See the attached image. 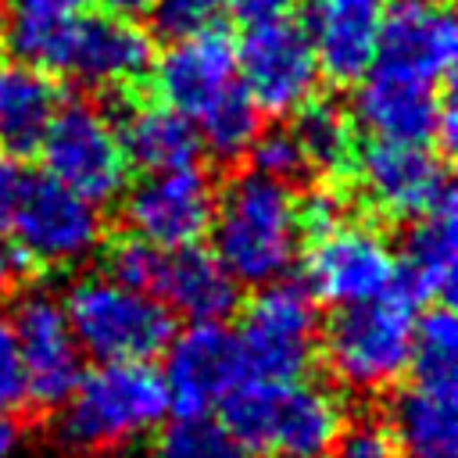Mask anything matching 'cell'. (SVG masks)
<instances>
[{"label": "cell", "mask_w": 458, "mask_h": 458, "mask_svg": "<svg viewBox=\"0 0 458 458\" xmlns=\"http://www.w3.org/2000/svg\"><path fill=\"white\" fill-rule=\"evenodd\" d=\"M225 429L254 458H315L333 447L347 411L344 401L308 379H250L243 376L222 401Z\"/></svg>", "instance_id": "7a4b0ae2"}, {"label": "cell", "mask_w": 458, "mask_h": 458, "mask_svg": "<svg viewBox=\"0 0 458 458\" xmlns=\"http://www.w3.org/2000/svg\"><path fill=\"white\" fill-rule=\"evenodd\" d=\"M215 258L236 283H268L286 276L297 258V193L258 172H240L215 200Z\"/></svg>", "instance_id": "3957f363"}, {"label": "cell", "mask_w": 458, "mask_h": 458, "mask_svg": "<svg viewBox=\"0 0 458 458\" xmlns=\"http://www.w3.org/2000/svg\"><path fill=\"white\" fill-rule=\"evenodd\" d=\"M415 301L394 286L372 301L344 304L318 333V358L340 386L354 394H376L394 386L408 372L411 358Z\"/></svg>", "instance_id": "277c9868"}, {"label": "cell", "mask_w": 458, "mask_h": 458, "mask_svg": "<svg viewBox=\"0 0 458 458\" xmlns=\"http://www.w3.org/2000/svg\"><path fill=\"white\" fill-rule=\"evenodd\" d=\"M293 136L297 147L304 154L308 175L318 179L322 186H340L351 190V175L358 165V125L351 118V111H344L336 100H322V97H308L297 111H293Z\"/></svg>", "instance_id": "d4e9b609"}, {"label": "cell", "mask_w": 458, "mask_h": 458, "mask_svg": "<svg viewBox=\"0 0 458 458\" xmlns=\"http://www.w3.org/2000/svg\"><path fill=\"white\" fill-rule=\"evenodd\" d=\"M14 444H18V426H14V419H7L0 411V458H7L14 451Z\"/></svg>", "instance_id": "74e56055"}, {"label": "cell", "mask_w": 458, "mask_h": 458, "mask_svg": "<svg viewBox=\"0 0 458 458\" xmlns=\"http://www.w3.org/2000/svg\"><path fill=\"white\" fill-rule=\"evenodd\" d=\"M11 329L18 340L32 408L39 415L57 411L75 390V383L82 379V351L75 344V333L68 326L61 301L43 290L21 293L14 301Z\"/></svg>", "instance_id": "4fadbf2b"}, {"label": "cell", "mask_w": 458, "mask_h": 458, "mask_svg": "<svg viewBox=\"0 0 458 458\" xmlns=\"http://www.w3.org/2000/svg\"><path fill=\"white\" fill-rule=\"evenodd\" d=\"M122 104H129V111L122 114L118 140L132 168L168 172V168H186L200 157L204 147H200L197 125L186 114L165 107L161 100L140 104L136 97H129Z\"/></svg>", "instance_id": "cb8c5ba5"}, {"label": "cell", "mask_w": 458, "mask_h": 458, "mask_svg": "<svg viewBox=\"0 0 458 458\" xmlns=\"http://www.w3.org/2000/svg\"><path fill=\"white\" fill-rule=\"evenodd\" d=\"M150 64H154V43L147 29L132 21V14L89 11L79 14L75 21L61 72L86 89L129 100L136 97V86L150 75Z\"/></svg>", "instance_id": "5bb4252c"}, {"label": "cell", "mask_w": 458, "mask_h": 458, "mask_svg": "<svg viewBox=\"0 0 458 458\" xmlns=\"http://www.w3.org/2000/svg\"><path fill=\"white\" fill-rule=\"evenodd\" d=\"M447 165L426 143L376 140L358 147V165L351 175V200L372 225L411 222L437 204L451 200Z\"/></svg>", "instance_id": "ba28073f"}, {"label": "cell", "mask_w": 458, "mask_h": 458, "mask_svg": "<svg viewBox=\"0 0 458 458\" xmlns=\"http://www.w3.org/2000/svg\"><path fill=\"white\" fill-rule=\"evenodd\" d=\"M18 179H21V172L14 168V157H11L7 150H0V225H4L7 211H11V200H14V190H18Z\"/></svg>", "instance_id": "d590c367"}, {"label": "cell", "mask_w": 458, "mask_h": 458, "mask_svg": "<svg viewBox=\"0 0 458 458\" xmlns=\"http://www.w3.org/2000/svg\"><path fill=\"white\" fill-rule=\"evenodd\" d=\"M225 7L243 21V25H258V21H276V18H290L301 0H225Z\"/></svg>", "instance_id": "e575fe53"}, {"label": "cell", "mask_w": 458, "mask_h": 458, "mask_svg": "<svg viewBox=\"0 0 458 458\" xmlns=\"http://www.w3.org/2000/svg\"><path fill=\"white\" fill-rule=\"evenodd\" d=\"M333 447H336V458H401L397 440L383 415L344 419Z\"/></svg>", "instance_id": "1f68e13d"}, {"label": "cell", "mask_w": 458, "mask_h": 458, "mask_svg": "<svg viewBox=\"0 0 458 458\" xmlns=\"http://www.w3.org/2000/svg\"><path fill=\"white\" fill-rule=\"evenodd\" d=\"M215 218L211 175L186 165L168 172H147L140 182L122 190V229L175 250L200 243Z\"/></svg>", "instance_id": "7c38bea8"}, {"label": "cell", "mask_w": 458, "mask_h": 458, "mask_svg": "<svg viewBox=\"0 0 458 458\" xmlns=\"http://www.w3.org/2000/svg\"><path fill=\"white\" fill-rule=\"evenodd\" d=\"M315 458H322V454H315Z\"/></svg>", "instance_id": "ab89813d"}, {"label": "cell", "mask_w": 458, "mask_h": 458, "mask_svg": "<svg viewBox=\"0 0 458 458\" xmlns=\"http://www.w3.org/2000/svg\"><path fill=\"white\" fill-rule=\"evenodd\" d=\"M79 351L97 361H147L175 336V311L107 276H82L61 301Z\"/></svg>", "instance_id": "8992f818"}, {"label": "cell", "mask_w": 458, "mask_h": 458, "mask_svg": "<svg viewBox=\"0 0 458 458\" xmlns=\"http://www.w3.org/2000/svg\"><path fill=\"white\" fill-rule=\"evenodd\" d=\"M97 254H100V268L107 279H114L129 290H140L147 297H157L161 279H165V261H168L165 247H157L129 229H118L100 240Z\"/></svg>", "instance_id": "f1b7e54d"}, {"label": "cell", "mask_w": 458, "mask_h": 458, "mask_svg": "<svg viewBox=\"0 0 458 458\" xmlns=\"http://www.w3.org/2000/svg\"><path fill=\"white\" fill-rule=\"evenodd\" d=\"M386 4L390 0H308L304 32L326 79L351 86L372 68Z\"/></svg>", "instance_id": "d6986e66"}, {"label": "cell", "mask_w": 458, "mask_h": 458, "mask_svg": "<svg viewBox=\"0 0 458 458\" xmlns=\"http://www.w3.org/2000/svg\"><path fill=\"white\" fill-rule=\"evenodd\" d=\"M21 279H25V272H21V265H18L14 247L0 240V297H7Z\"/></svg>", "instance_id": "8d00e7d4"}, {"label": "cell", "mask_w": 458, "mask_h": 458, "mask_svg": "<svg viewBox=\"0 0 458 458\" xmlns=\"http://www.w3.org/2000/svg\"><path fill=\"white\" fill-rule=\"evenodd\" d=\"M93 4H100L104 11H114V14H140V11H147L150 0H93Z\"/></svg>", "instance_id": "f35d334b"}, {"label": "cell", "mask_w": 458, "mask_h": 458, "mask_svg": "<svg viewBox=\"0 0 458 458\" xmlns=\"http://www.w3.org/2000/svg\"><path fill=\"white\" fill-rule=\"evenodd\" d=\"M243 157L250 161V172H258L265 179H276V182H286V186L311 179L290 125H276V129H265V132L258 129V136L250 140Z\"/></svg>", "instance_id": "4dcf8cb0"}, {"label": "cell", "mask_w": 458, "mask_h": 458, "mask_svg": "<svg viewBox=\"0 0 458 458\" xmlns=\"http://www.w3.org/2000/svg\"><path fill=\"white\" fill-rule=\"evenodd\" d=\"M25 404H29V386H25L18 340H14L11 318L0 315V411H18Z\"/></svg>", "instance_id": "836d02e7"}, {"label": "cell", "mask_w": 458, "mask_h": 458, "mask_svg": "<svg viewBox=\"0 0 458 458\" xmlns=\"http://www.w3.org/2000/svg\"><path fill=\"white\" fill-rule=\"evenodd\" d=\"M36 154H43L50 179H57L89 204H107L122 197L132 175L114 118L93 100L61 104Z\"/></svg>", "instance_id": "9c48e42d"}, {"label": "cell", "mask_w": 458, "mask_h": 458, "mask_svg": "<svg viewBox=\"0 0 458 458\" xmlns=\"http://www.w3.org/2000/svg\"><path fill=\"white\" fill-rule=\"evenodd\" d=\"M318 61L308 32L290 21H258L247 25L236 47V79L265 114H293L318 86Z\"/></svg>", "instance_id": "8fae6325"}, {"label": "cell", "mask_w": 458, "mask_h": 458, "mask_svg": "<svg viewBox=\"0 0 458 458\" xmlns=\"http://www.w3.org/2000/svg\"><path fill=\"white\" fill-rule=\"evenodd\" d=\"M154 454L157 458H254L225 429V422L211 419L208 411L179 415L175 422H168L154 440Z\"/></svg>", "instance_id": "f546056e"}, {"label": "cell", "mask_w": 458, "mask_h": 458, "mask_svg": "<svg viewBox=\"0 0 458 458\" xmlns=\"http://www.w3.org/2000/svg\"><path fill=\"white\" fill-rule=\"evenodd\" d=\"M304 279H268L243 311L236 333L243 376L250 379H304L318 358V308Z\"/></svg>", "instance_id": "52a82bcc"}, {"label": "cell", "mask_w": 458, "mask_h": 458, "mask_svg": "<svg viewBox=\"0 0 458 458\" xmlns=\"http://www.w3.org/2000/svg\"><path fill=\"white\" fill-rule=\"evenodd\" d=\"M458 390H429V386H404L394 390L386 404V426L397 440L401 458H454L458 454Z\"/></svg>", "instance_id": "484cf974"}, {"label": "cell", "mask_w": 458, "mask_h": 458, "mask_svg": "<svg viewBox=\"0 0 458 458\" xmlns=\"http://www.w3.org/2000/svg\"><path fill=\"white\" fill-rule=\"evenodd\" d=\"M408 369L419 386L429 390H454L458 369V326L451 304H433L411 326V358Z\"/></svg>", "instance_id": "83f0119b"}, {"label": "cell", "mask_w": 458, "mask_h": 458, "mask_svg": "<svg viewBox=\"0 0 458 458\" xmlns=\"http://www.w3.org/2000/svg\"><path fill=\"white\" fill-rule=\"evenodd\" d=\"M454 268H458V247H454V197H451L433 211L411 218V225L404 229L397 283L415 304L419 301L451 304Z\"/></svg>", "instance_id": "ffe728a7"}, {"label": "cell", "mask_w": 458, "mask_h": 458, "mask_svg": "<svg viewBox=\"0 0 458 458\" xmlns=\"http://www.w3.org/2000/svg\"><path fill=\"white\" fill-rule=\"evenodd\" d=\"M397 258L383 229L361 215L344 218L329 233L304 240V286L326 304H361L394 286Z\"/></svg>", "instance_id": "30bf717a"}, {"label": "cell", "mask_w": 458, "mask_h": 458, "mask_svg": "<svg viewBox=\"0 0 458 458\" xmlns=\"http://www.w3.org/2000/svg\"><path fill=\"white\" fill-rule=\"evenodd\" d=\"M165 351L168 408L179 415L211 411L243 379L236 333H229L222 322H193L182 336H172Z\"/></svg>", "instance_id": "2e32d148"}, {"label": "cell", "mask_w": 458, "mask_h": 458, "mask_svg": "<svg viewBox=\"0 0 458 458\" xmlns=\"http://www.w3.org/2000/svg\"><path fill=\"white\" fill-rule=\"evenodd\" d=\"M197 136H200V147L218 161V165H236L243 161L250 140L258 136L261 129V111L254 107V100L247 97V89L240 86V79L211 104L204 107L197 118Z\"/></svg>", "instance_id": "4316f807"}, {"label": "cell", "mask_w": 458, "mask_h": 458, "mask_svg": "<svg viewBox=\"0 0 458 458\" xmlns=\"http://www.w3.org/2000/svg\"><path fill=\"white\" fill-rule=\"evenodd\" d=\"M458 29L444 0H390L379 29L376 61L419 82H444L454 68Z\"/></svg>", "instance_id": "9a60e30c"}, {"label": "cell", "mask_w": 458, "mask_h": 458, "mask_svg": "<svg viewBox=\"0 0 458 458\" xmlns=\"http://www.w3.org/2000/svg\"><path fill=\"white\" fill-rule=\"evenodd\" d=\"M447 93L437 86L397 75L390 68L372 64L358 79V93L351 104V118L358 129L372 132L376 140H401V143H433L437 122Z\"/></svg>", "instance_id": "ac0fdd59"}, {"label": "cell", "mask_w": 458, "mask_h": 458, "mask_svg": "<svg viewBox=\"0 0 458 458\" xmlns=\"http://www.w3.org/2000/svg\"><path fill=\"white\" fill-rule=\"evenodd\" d=\"M147 11L161 36L179 39L200 29H215L218 14L225 11V0H150Z\"/></svg>", "instance_id": "d6a6232c"}, {"label": "cell", "mask_w": 458, "mask_h": 458, "mask_svg": "<svg viewBox=\"0 0 458 458\" xmlns=\"http://www.w3.org/2000/svg\"><path fill=\"white\" fill-rule=\"evenodd\" d=\"M236 82V43L218 29H200L172 39V47L150 64L154 97L186 114L190 122L211 107Z\"/></svg>", "instance_id": "e0dca14e"}, {"label": "cell", "mask_w": 458, "mask_h": 458, "mask_svg": "<svg viewBox=\"0 0 458 458\" xmlns=\"http://www.w3.org/2000/svg\"><path fill=\"white\" fill-rule=\"evenodd\" d=\"M79 14V0H0V47L14 61L61 72Z\"/></svg>", "instance_id": "603a6c76"}, {"label": "cell", "mask_w": 458, "mask_h": 458, "mask_svg": "<svg viewBox=\"0 0 458 458\" xmlns=\"http://www.w3.org/2000/svg\"><path fill=\"white\" fill-rule=\"evenodd\" d=\"M4 225L11 229V247L25 279L68 272L89 254H97L104 240L97 204L82 200L50 175L18 179Z\"/></svg>", "instance_id": "5b68a950"}, {"label": "cell", "mask_w": 458, "mask_h": 458, "mask_svg": "<svg viewBox=\"0 0 458 458\" xmlns=\"http://www.w3.org/2000/svg\"><path fill=\"white\" fill-rule=\"evenodd\" d=\"M61 107V86L50 72L4 57L0 61V150L32 157Z\"/></svg>", "instance_id": "7402d4cb"}, {"label": "cell", "mask_w": 458, "mask_h": 458, "mask_svg": "<svg viewBox=\"0 0 458 458\" xmlns=\"http://www.w3.org/2000/svg\"><path fill=\"white\" fill-rule=\"evenodd\" d=\"M168 411L165 376L147 361H100L82 372L68 401L61 404L57 440L79 458L114 454L150 429Z\"/></svg>", "instance_id": "6da1fadb"}, {"label": "cell", "mask_w": 458, "mask_h": 458, "mask_svg": "<svg viewBox=\"0 0 458 458\" xmlns=\"http://www.w3.org/2000/svg\"><path fill=\"white\" fill-rule=\"evenodd\" d=\"M157 301L190 322H222L240 308V283L200 243L168 250Z\"/></svg>", "instance_id": "44dd1931"}]
</instances>
